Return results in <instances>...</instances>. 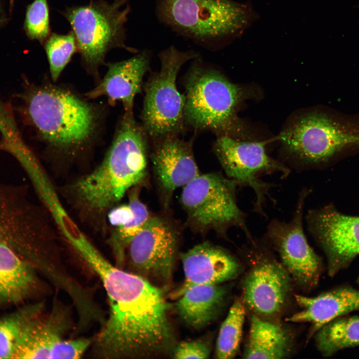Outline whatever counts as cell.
<instances>
[{
    "label": "cell",
    "mask_w": 359,
    "mask_h": 359,
    "mask_svg": "<svg viewBox=\"0 0 359 359\" xmlns=\"http://www.w3.org/2000/svg\"><path fill=\"white\" fill-rule=\"evenodd\" d=\"M84 261L99 277L110 306L109 317L93 343L94 355L137 359L167 351L174 334L164 291L144 277L112 264L99 250Z\"/></svg>",
    "instance_id": "obj_1"
},
{
    "label": "cell",
    "mask_w": 359,
    "mask_h": 359,
    "mask_svg": "<svg viewBox=\"0 0 359 359\" xmlns=\"http://www.w3.org/2000/svg\"><path fill=\"white\" fill-rule=\"evenodd\" d=\"M146 134L133 112H125L101 163L61 187L62 197L80 220L96 231L106 234L108 212L145 179Z\"/></svg>",
    "instance_id": "obj_2"
},
{
    "label": "cell",
    "mask_w": 359,
    "mask_h": 359,
    "mask_svg": "<svg viewBox=\"0 0 359 359\" xmlns=\"http://www.w3.org/2000/svg\"><path fill=\"white\" fill-rule=\"evenodd\" d=\"M26 110L31 124L52 153L70 160L89 149L101 122L100 111L94 105L54 85L33 90Z\"/></svg>",
    "instance_id": "obj_3"
},
{
    "label": "cell",
    "mask_w": 359,
    "mask_h": 359,
    "mask_svg": "<svg viewBox=\"0 0 359 359\" xmlns=\"http://www.w3.org/2000/svg\"><path fill=\"white\" fill-rule=\"evenodd\" d=\"M356 139L348 116L325 108L297 116L279 135L286 162L299 171L320 168L346 156Z\"/></svg>",
    "instance_id": "obj_4"
},
{
    "label": "cell",
    "mask_w": 359,
    "mask_h": 359,
    "mask_svg": "<svg viewBox=\"0 0 359 359\" xmlns=\"http://www.w3.org/2000/svg\"><path fill=\"white\" fill-rule=\"evenodd\" d=\"M156 11L180 35L211 48L239 38L258 17L250 4L232 0H157Z\"/></svg>",
    "instance_id": "obj_5"
},
{
    "label": "cell",
    "mask_w": 359,
    "mask_h": 359,
    "mask_svg": "<svg viewBox=\"0 0 359 359\" xmlns=\"http://www.w3.org/2000/svg\"><path fill=\"white\" fill-rule=\"evenodd\" d=\"M185 120L195 128L234 138L246 133L237 115L247 89L220 72L194 62L185 81Z\"/></svg>",
    "instance_id": "obj_6"
},
{
    "label": "cell",
    "mask_w": 359,
    "mask_h": 359,
    "mask_svg": "<svg viewBox=\"0 0 359 359\" xmlns=\"http://www.w3.org/2000/svg\"><path fill=\"white\" fill-rule=\"evenodd\" d=\"M128 0L109 3L98 0L68 8L63 12L73 32L82 61L91 72H97L107 53L114 48L133 51L125 45V24L130 7Z\"/></svg>",
    "instance_id": "obj_7"
},
{
    "label": "cell",
    "mask_w": 359,
    "mask_h": 359,
    "mask_svg": "<svg viewBox=\"0 0 359 359\" xmlns=\"http://www.w3.org/2000/svg\"><path fill=\"white\" fill-rule=\"evenodd\" d=\"M237 183L219 173L200 174L183 186L180 201L188 220L200 231L214 230L226 236L232 227L240 228L247 239L253 236L247 215L236 199Z\"/></svg>",
    "instance_id": "obj_8"
},
{
    "label": "cell",
    "mask_w": 359,
    "mask_h": 359,
    "mask_svg": "<svg viewBox=\"0 0 359 359\" xmlns=\"http://www.w3.org/2000/svg\"><path fill=\"white\" fill-rule=\"evenodd\" d=\"M198 56L194 51L173 46L159 53L161 68L145 84L141 116L142 126L150 136L162 139L183 129L185 96L178 91L176 79L182 66Z\"/></svg>",
    "instance_id": "obj_9"
},
{
    "label": "cell",
    "mask_w": 359,
    "mask_h": 359,
    "mask_svg": "<svg viewBox=\"0 0 359 359\" xmlns=\"http://www.w3.org/2000/svg\"><path fill=\"white\" fill-rule=\"evenodd\" d=\"M213 149L226 177L235 181L238 186L253 190L255 195L253 210L266 217L264 205L267 198L272 199L270 191L276 184L265 181L262 178L277 174L285 179L291 173L290 168L269 156L264 142L220 135Z\"/></svg>",
    "instance_id": "obj_10"
},
{
    "label": "cell",
    "mask_w": 359,
    "mask_h": 359,
    "mask_svg": "<svg viewBox=\"0 0 359 359\" xmlns=\"http://www.w3.org/2000/svg\"><path fill=\"white\" fill-rule=\"evenodd\" d=\"M264 237L247 240L244 251L252 264L242 285L245 306L254 315L267 319L279 315L284 309L291 292L289 273L267 248Z\"/></svg>",
    "instance_id": "obj_11"
},
{
    "label": "cell",
    "mask_w": 359,
    "mask_h": 359,
    "mask_svg": "<svg viewBox=\"0 0 359 359\" xmlns=\"http://www.w3.org/2000/svg\"><path fill=\"white\" fill-rule=\"evenodd\" d=\"M311 192L310 188H303L291 219L271 220L264 236L278 254L292 280L307 289L318 284L322 270V260L310 245L303 227L305 205Z\"/></svg>",
    "instance_id": "obj_12"
},
{
    "label": "cell",
    "mask_w": 359,
    "mask_h": 359,
    "mask_svg": "<svg viewBox=\"0 0 359 359\" xmlns=\"http://www.w3.org/2000/svg\"><path fill=\"white\" fill-rule=\"evenodd\" d=\"M180 241V232L171 221L151 216L129 245V262L137 274L147 279L167 283L171 279Z\"/></svg>",
    "instance_id": "obj_13"
},
{
    "label": "cell",
    "mask_w": 359,
    "mask_h": 359,
    "mask_svg": "<svg viewBox=\"0 0 359 359\" xmlns=\"http://www.w3.org/2000/svg\"><path fill=\"white\" fill-rule=\"evenodd\" d=\"M305 219L325 255L330 277L347 268L359 255V216L344 214L330 204L309 210Z\"/></svg>",
    "instance_id": "obj_14"
},
{
    "label": "cell",
    "mask_w": 359,
    "mask_h": 359,
    "mask_svg": "<svg viewBox=\"0 0 359 359\" xmlns=\"http://www.w3.org/2000/svg\"><path fill=\"white\" fill-rule=\"evenodd\" d=\"M42 311L26 324L13 359H79L91 345L88 339L67 340L70 327L68 315L55 306L47 315Z\"/></svg>",
    "instance_id": "obj_15"
},
{
    "label": "cell",
    "mask_w": 359,
    "mask_h": 359,
    "mask_svg": "<svg viewBox=\"0 0 359 359\" xmlns=\"http://www.w3.org/2000/svg\"><path fill=\"white\" fill-rule=\"evenodd\" d=\"M184 280L172 296L180 297L191 287L220 284L237 277L240 266L235 257L219 246L204 242L181 253Z\"/></svg>",
    "instance_id": "obj_16"
},
{
    "label": "cell",
    "mask_w": 359,
    "mask_h": 359,
    "mask_svg": "<svg viewBox=\"0 0 359 359\" xmlns=\"http://www.w3.org/2000/svg\"><path fill=\"white\" fill-rule=\"evenodd\" d=\"M152 155L153 171L158 185L166 197L200 174L191 144L175 135L164 137Z\"/></svg>",
    "instance_id": "obj_17"
},
{
    "label": "cell",
    "mask_w": 359,
    "mask_h": 359,
    "mask_svg": "<svg viewBox=\"0 0 359 359\" xmlns=\"http://www.w3.org/2000/svg\"><path fill=\"white\" fill-rule=\"evenodd\" d=\"M150 58V53L144 50L127 60L108 64L103 78L85 96L90 99L105 96L111 105L121 102L125 112H133L134 98L141 91Z\"/></svg>",
    "instance_id": "obj_18"
},
{
    "label": "cell",
    "mask_w": 359,
    "mask_h": 359,
    "mask_svg": "<svg viewBox=\"0 0 359 359\" xmlns=\"http://www.w3.org/2000/svg\"><path fill=\"white\" fill-rule=\"evenodd\" d=\"M301 310L288 317L291 323H309L314 335L323 326L335 319L359 311V289L342 285L317 296L295 295Z\"/></svg>",
    "instance_id": "obj_19"
},
{
    "label": "cell",
    "mask_w": 359,
    "mask_h": 359,
    "mask_svg": "<svg viewBox=\"0 0 359 359\" xmlns=\"http://www.w3.org/2000/svg\"><path fill=\"white\" fill-rule=\"evenodd\" d=\"M140 187L139 184L130 189L128 202L115 205L106 215L107 244L115 265L121 268L126 260L129 245L151 217L140 198Z\"/></svg>",
    "instance_id": "obj_20"
},
{
    "label": "cell",
    "mask_w": 359,
    "mask_h": 359,
    "mask_svg": "<svg viewBox=\"0 0 359 359\" xmlns=\"http://www.w3.org/2000/svg\"><path fill=\"white\" fill-rule=\"evenodd\" d=\"M59 238L77 254L92 243L64 206L51 180L40 164L27 171Z\"/></svg>",
    "instance_id": "obj_21"
},
{
    "label": "cell",
    "mask_w": 359,
    "mask_h": 359,
    "mask_svg": "<svg viewBox=\"0 0 359 359\" xmlns=\"http://www.w3.org/2000/svg\"><path fill=\"white\" fill-rule=\"evenodd\" d=\"M37 285L35 268L10 245L0 240V308L23 302Z\"/></svg>",
    "instance_id": "obj_22"
},
{
    "label": "cell",
    "mask_w": 359,
    "mask_h": 359,
    "mask_svg": "<svg viewBox=\"0 0 359 359\" xmlns=\"http://www.w3.org/2000/svg\"><path fill=\"white\" fill-rule=\"evenodd\" d=\"M227 293V288L220 284L193 286L178 298L176 310L188 326L196 329L203 328L218 315Z\"/></svg>",
    "instance_id": "obj_23"
},
{
    "label": "cell",
    "mask_w": 359,
    "mask_h": 359,
    "mask_svg": "<svg viewBox=\"0 0 359 359\" xmlns=\"http://www.w3.org/2000/svg\"><path fill=\"white\" fill-rule=\"evenodd\" d=\"M292 349V339L280 323L253 315L243 354L245 359H283Z\"/></svg>",
    "instance_id": "obj_24"
},
{
    "label": "cell",
    "mask_w": 359,
    "mask_h": 359,
    "mask_svg": "<svg viewBox=\"0 0 359 359\" xmlns=\"http://www.w3.org/2000/svg\"><path fill=\"white\" fill-rule=\"evenodd\" d=\"M316 347L324 357L359 346V316H343L326 324L314 334Z\"/></svg>",
    "instance_id": "obj_25"
},
{
    "label": "cell",
    "mask_w": 359,
    "mask_h": 359,
    "mask_svg": "<svg viewBox=\"0 0 359 359\" xmlns=\"http://www.w3.org/2000/svg\"><path fill=\"white\" fill-rule=\"evenodd\" d=\"M245 311L242 301L236 299L220 326L216 343V358L230 359L237 355L242 338Z\"/></svg>",
    "instance_id": "obj_26"
},
{
    "label": "cell",
    "mask_w": 359,
    "mask_h": 359,
    "mask_svg": "<svg viewBox=\"0 0 359 359\" xmlns=\"http://www.w3.org/2000/svg\"><path fill=\"white\" fill-rule=\"evenodd\" d=\"M43 309V303L29 305L0 318V359H13L26 324Z\"/></svg>",
    "instance_id": "obj_27"
},
{
    "label": "cell",
    "mask_w": 359,
    "mask_h": 359,
    "mask_svg": "<svg viewBox=\"0 0 359 359\" xmlns=\"http://www.w3.org/2000/svg\"><path fill=\"white\" fill-rule=\"evenodd\" d=\"M44 48L51 77L55 82L73 55L78 51L74 34L72 31L66 34L53 33L45 40Z\"/></svg>",
    "instance_id": "obj_28"
},
{
    "label": "cell",
    "mask_w": 359,
    "mask_h": 359,
    "mask_svg": "<svg viewBox=\"0 0 359 359\" xmlns=\"http://www.w3.org/2000/svg\"><path fill=\"white\" fill-rule=\"evenodd\" d=\"M25 28L28 36L40 42L50 35L49 8L47 0H34L27 7Z\"/></svg>",
    "instance_id": "obj_29"
},
{
    "label": "cell",
    "mask_w": 359,
    "mask_h": 359,
    "mask_svg": "<svg viewBox=\"0 0 359 359\" xmlns=\"http://www.w3.org/2000/svg\"><path fill=\"white\" fill-rule=\"evenodd\" d=\"M210 355V349L202 340H197L182 342L175 348V359H207Z\"/></svg>",
    "instance_id": "obj_30"
},
{
    "label": "cell",
    "mask_w": 359,
    "mask_h": 359,
    "mask_svg": "<svg viewBox=\"0 0 359 359\" xmlns=\"http://www.w3.org/2000/svg\"><path fill=\"white\" fill-rule=\"evenodd\" d=\"M356 282H357V285H358V287H359V275H358V278H357V279Z\"/></svg>",
    "instance_id": "obj_31"
}]
</instances>
